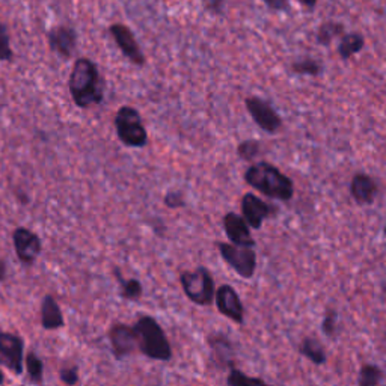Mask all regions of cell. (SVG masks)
<instances>
[{
  "label": "cell",
  "mask_w": 386,
  "mask_h": 386,
  "mask_svg": "<svg viewBox=\"0 0 386 386\" xmlns=\"http://www.w3.org/2000/svg\"><path fill=\"white\" fill-rule=\"evenodd\" d=\"M68 89L75 104L80 109L101 104L104 100V82L99 65L89 57H79L72 65Z\"/></svg>",
  "instance_id": "cell-1"
},
{
  "label": "cell",
  "mask_w": 386,
  "mask_h": 386,
  "mask_svg": "<svg viewBox=\"0 0 386 386\" xmlns=\"http://www.w3.org/2000/svg\"><path fill=\"white\" fill-rule=\"evenodd\" d=\"M245 181L252 189L276 201H292L294 197V183L281 169L269 162H257L245 171Z\"/></svg>",
  "instance_id": "cell-2"
},
{
  "label": "cell",
  "mask_w": 386,
  "mask_h": 386,
  "mask_svg": "<svg viewBox=\"0 0 386 386\" xmlns=\"http://www.w3.org/2000/svg\"><path fill=\"white\" fill-rule=\"evenodd\" d=\"M133 329L136 332L138 348L142 355L160 362L172 359V346L169 343L163 328L154 317H139Z\"/></svg>",
  "instance_id": "cell-3"
},
{
  "label": "cell",
  "mask_w": 386,
  "mask_h": 386,
  "mask_svg": "<svg viewBox=\"0 0 386 386\" xmlns=\"http://www.w3.org/2000/svg\"><path fill=\"white\" fill-rule=\"evenodd\" d=\"M115 128L118 139L128 148H143L148 143V133L142 123L138 109L121 106L115 115Z\"/></svg>",
  "instance_id": "cell-4"
},
{
  "label": "cell",
  "mask_w": 386,
  "mask_h": 386,
  "mask_svg": "<svg viewBox=\"0 0 386 386\" xmlns=\"http://www.w3.org/2000/svg\"><path fill=\"white\" fill-rule=\"evenodd\" d=\"M180 284L184 294L195 305L209 307L214 302L216 285L211 272L205 265H198L193 272L180 275Z\"/></svg>",
  "instance_id": "cell-5"
},
{
  "label": "cell",
  "mask_w": 386,
  "mask_h": 386,
  "mask_svg": "<svg viewBox=\"0 0 386 386\" xmlns=\"http://www.w3.org/2000/svg\"><path fill=\"white\" fill-rule=\"evenodd\" d=\"M216 246L219 249L224 261L243 280H250L255 275L257 252L253 250V248L237 246L233 243H225V241H217Z\"/></svg>",
  "instance_id": "cell-6"
},
{
  "label": "cell",
  "mask_w": 386,
  "mask_h": 386,
  "mask_svg": "<svg viewBox=\"0 0 386 386\" xmlns=\"http://www.w3.org/2000/svg\"><path fill=\"white\" fill-rule=\"evenodd\" d=\"M245 106L253 123L261 130L269 133V135H273V133L281 130L282 118L269 101L260 99V96H249V99L245 100Z\"/></svg>",
  "instance_id": "cell-7"
},
{
  "label": "cell",
  "mask_w": 386,
  "mask_h": 386,
  "mask_svg": "<svg viewBox=\"0 0 386 386\" xmlns=\"http://www.w3.org/2000/svg\"><path fill=\"white\" fill-rule=\"evenodd\" d=\"M0 365L6 367L16 376L24 371V341L16 333L0 332Z\"/></svg>",
  "instance_id": "cell-8"
},
{
  "label": "cell",
  "mask_w": 386,
  "mask_h": 386,
  "mask_svg": "<svg viewBox=\"0 0 386 386\" xmlns=\"http://www.w3.org/2000/svg\"><path fill=\"white\" fill-rule=\"evenodd\" d=\"M12 243H14L17 258L23 265H28V268L33 265L43 250L40 236L33 233L32 229L24 226H18L14 229V233H12Z\"/></svg>",
  "instance_id": "cell-9"
},
{
  "label": "cell",
  "mask_w": 386,
  "mask_h": 386,
  "mask_svg": "<svg viewBox=\"0 0 386 386\" xmlns=\"http://www.w3.org/2000/svg\"><path fill=\"white\" fill-rule=\"evenodd\" d=\"M214 304L224 317L237 324L245 323V305L233 285L224 284L216 290Z\"/></svg>",
  "instance_id": "cell-10"
},
{
  "label": "cell",
  "mask_w": 386,
  "mask_h": 386,
  "mask_svg": "<svg viewBox=\"0 0 386 386\" xmlns=\"http://www.w3.org/2000/svg\"><path fill=\"white\" fill-rule=\"evenodd\" d=\"M240 207L241 214H243L245 221L252 229H261L264 221L277 211L276 207H272L253 193H245L243 198H241Z\"/></svg>",
  "instance_id": "cell-11"
},
{
  "label": "cell",
  "mask_w": 386,
  "mask_h": 386,
  "mask_svg": "<svg viewBox=\"0 0 386 386\" xmlns=\"http://www.w3.org/2000/svg\"><path fill=\"white\" fill-rule=\"evenodd\" d=\"M109 341H111L112 353L118 360L130 356L138 347L135 329L124 323H115L109 329Z\"/></svg>",
  "instance_id": "cell-12"
},
{
  "label": "cell",
  "mask_w": 386,
  "mask_h": 386,
  "mask_svg": "<svg viewBox=\"0 0 386 386\" xmlns=\"http://www.w3.org/2000/svg\"><path fill=\"white\" fill-rule=\"evenodd\" d=\"M109 32L114 36L119 50L123 52V55L131 64H135L138 67L145 65V55L142 53L135 35H133L130 28H127L126 24H112V26L109 28Z\"/></svg>",
  "instance_id": "cell-13"
},
{
  "label": "cell",
  "mask_w": 386,
  "mask_h": 386,
  "mask_svg": "<svg viewBox=\"0 0 386 386\" xmlns=\"http://www.w3.org/2000/svg\"><path fill=\"white\" fill-rule=\"evenodd\" d=\"M250 226L245 221L243 216H238L236 213H226L224 216V229L228 240L233 245L255 248L257 241L250 234Z\"/></svg>",
  "instance_id": "cell-14"
},
{
  "label": "cell",
  "mask_w": 386,
  "mask_h": 386,
  "mask_svg": "<svg viewBox=\"0 0 386 386\" xmlns=\"http://www.w3.org/2000/svg\"><path fill=\"white\" fill-rule=\"evenodd\" d=\"M48 47L57 56L70 59L76 50L77 33L70 26H56L47 33Z\"/></svg>",
  "instance_id": "cell-15"
},
{
  "label": "cell",
  "mask_w": 386,
  "mask_h": 386,
  "mask_svg": "<svg viewBox=\"0 0 386 386\" xmlns=\"http://www.w3.org/2000/svg\"><path fill=\"white\" fill-rule=\"evenodd\" d=\"M350 193L356 204L371 205L379 195V187L368 174H356L350 183Z\"/></svg>",
  "instance_id": "cell-16"
},
{
  "label": "cell",
  "mask_w": 386,
  "mask_h": 386,
  "mask_svg": "<svg viewBox=\"0 0 386 386\" xmlns=\"http://www.w3.org/2000/svg\"><path fill=\"white\" fill-rule=\"evenodd\" d=\"M207 343L213 352V359L222 368L236 367V350L233 343L224 333H211L207 336Z\"/></svg>",
  "instance_id": "cell-17"
},
{
  "label": "cell",
  "mask_w": 386,
  "mask_h": 386,
  "mask_svg": "<svg viewBox=\"0 0 386 386\" xmlns=\"http://www.w3.org/2000/svg\"><path fill=\"white\" fill-rule=\"evenodd\" d=\"M41 324L45 331H57L65 326L64 314L52 294H45L41 302Z\"/></svg>",
  "instance_id": "cell-18"
},
{
  "label": "cell",
  "mask_w": 386,
  "mask_h": 386,
  "mask_svg": "<svg viewBox=\"0 0 386 386\" xmlns=\"http://www.w3.org/2000/svg\"><path fill=\"white\" fill-rule=\"evenodd\" d=\"M299 353L316 365H323L328 360V355L324 352L323 344L312 336L304 338V341L299 344Z\"/></svg>",
  "instance_id": "cell-19"
},
{
  "label": "cell",
  "mask_w": 386,
  "mask_h": 386,
  "mask_svg": "<svg viewBox=\"0 0 386 386\" xmlns=\"http://www.w3.org/2000/svg\"><path fill=\"white\" fill-rule=\"evenodd\" d=\"M364 36L359 33H348L341 40L340 45H338V53H340L341 59L347 60L353 55L359 53L362 48H364Z\"/></svg>",
  "instance_id": "cell-20"
},
{
  "label": "cell",
  "mask_w": 386,
  "mask_h": 386,
  "mask_svg": "<svg viewBox=\"0 0 386 386\" xmlns=\"http://www.w3.org/2000/svg\"><path fill=\"white\" fill-rule=\"evenodd\" d=\"M114 273L116 276V281L121 285V296L127 300H138L142 297L143 287L139 280H135V277H131V280H124L123 273H121L118 269H115Z\"/></svg>",
  "instance_id": "cell-21"
},
{
  "label": "cell",
  "mask_w": 386,
  "mask_h": 386,
  "mask_svg": "<svg viewBox=\"0 0 386 386\" xmlns=\"http://www.w3.org/2000/svg\"><path fill=\"white\" fill-rule=\"evenodd\" d=\"M385 379V373L380 367L373 365V364H365L362 365L359 371V377H358V385L359 386H376Z\"/></svg>",
  "instance_id": "cell-22"
},
{
  "label": "cell",
  "mask_w": 386,
  "mask_h": 386,
  "mask_svg": "<svg viewBox=\"0 0 386 386\" xmlns=\"http://www.w3.org/2000/svg\"><path fill=\"white\" fill-rule=\"evenodd\" d=\"M24 365H26L28 376H29L32 383H36V385L43 383L44 364H43V360H41V358L38 355L33 353V352H29L26 355V358H24Z\"/></svg>",
  "instance_id": "cell-23"
},
{
  "label": "cell",
  "mask_w": 386,
  "mask_h": 386,
  "mask_svg": "<svg viewBox=\"0 0 386 386\" xmlns=\"http://www.w3.org/2000/svg\"><path fill=\"white\" fill-rule=\"evenodd\" d=\"M226 383L229 386H246V385H265V382L260 377H249L243 371H240L236 367L229 368V374L226 377Z\"/></svg>",
  "instance_id": "cell-24"
},
{
  "label": "cell",
  "mask_w": 386,
  "mask_h": 386,
  "mask_svg": "<svg viewBox=\"0 0 386 386\" xmlns=\"http://www.w3.org/2000/svg\"><path fill=\"white\" fill-rule=\"evenodd\" d=\"M261 151V143L255 139H246V140H241L238 145H237V154L241 160H246V162H252L255 157H258Z\"/></svg>",
  "instance_id": "cell-25"
},
{
  "label": "cell",
  "mask_w": 386,
  "mask_h": 386,
  "mask_svg": "<svg viewBox=\"0 0 386 386\" xmlns=\"http://www.w3.org/2000/svg\"><path fill=\"white\" fill-rule=\"evenodd\" d=\"M14 52L11 48V38L6 24L0 23V62H12Z\"/></svg>",
  "instance_id": "cell-26"
},
{
  "label": "cell",
  "mask_w": 386,
  "mask_h": 386,
  "mask_svg": "<svg viewBox=\"0 0 386 386\" xmlns=\"http://www.w3.org/2000/svg\"><path fill=\"white\" fill-rule=\"evenodd\" d=\"M293 72L302 76H319L321 72V65L314 59H305V60H299V62H294L292 67Z\"/></svg>",
  "instance_id": "cell-27"
},
{
  "label": "cell",
  "mask_w": 386,
  "mask_h": 386,
  "mask_svg": "<svg viewBox=\"0 0 386 386\" xmlns=\"http://www.w3.org/2000/svg\"><path fill=\"white\" fill-rule=\"evenodd\" d=\"M343 26L338 23H326L320 28L319 35H317V41L323 45H328L336 35H340L343 32Z\"/></svg>",
  "instance_id": "cell-28"
},
{
  "label": "cell",
  "mask_w": 386,
  "mask_h": 386,
  "mask_svg": "<svg viewBox=\"0 0 386 386\" xmlns=\"http://www.w3.org/2000/svg\"><path fill=\"white\" fill-rule=\"evenodd\" d=\"M338 331V314L335 309H329L321 321V332L328 338H335Z\"/></svg>",
  "instance_id": "cell-29"
},
{
  "label": "cell",
  "mask_w": 386,
  "mask_h": 386,
  "mask_svg": "<svg viewBox=\"0 0 386 386\" xmlns=\"http://www.w3.org/2000/svg\"><path fill=\"white\" fill-rule=\"evenodd\" d=\"M163 202L167 209H183L186 207V198L183 195V192L180 190H169L165 198H163Z\"/></svg>",
  "instance_id": "cell-30"
},
{
  "label": "cell",
  "mask_w": 386,
  "mask_h": 386,
  "mask_svg": "<svg viewBox=\"0 0 386 386\" xmlns=\"http://www.w3.org/2000/svg\"><path fill=\"white\" fill-rule=\"evenodd\" d=\"M59 379H60V382L68 385V386L77 385L79 383V368L76 365L60 368Z\"/></svg>",
  "instance_id": "cell-31"
},
{
  "label": "cell",
  "mask_w": 386,
  "mask_h": 386,
  "mask_svg": "<svg viewBox=\"0 0 386 386\" xmlns=\"http://www.w3.org/2000/svg\"><path fill=\"white\" fill-rule=\"evenodd\" d=\"M265 2H268L270 8H275V9L287 8V0H265Z\"/></svg>",
  "instance_id": "cell-32"
},
{
  "label": "cell",
  "mask_w": 386,
  "mask_h": 386,
  "mask_svg": "<svg viewBox=\"0 0 386 386\" xmlns=\"http://www.w3.org/2000/svg\"><path fill=\"white\" fill-rule=\"evenodd\" d=\"M6 272H8V268H6L5 260H0V282H4L6 280Z\"/></svg>",
  "instance_id": "cell-33"
},
{
  "label": "cell",
  "mask_w": 386,
  "mask_h": 386,
  "mask_svg": "<svg viewBox=\"0 0 386 386\" xmlns=\"http://www.w3.org/2000/svg\"><path fill=\"white\" fill-rule=\"evenodd\" d=\"M205 4L209 5V8L216 9V8H219V5L222 4V0H205Z\"/></svg>",
  "instance_id": "cell-34"
},
{
  "label": "cell",
  "mask_w": 386,
  "mask_h": 386,
  "mask_svg": "<svg viewBox=\"0 0 386 386\" xmlns=\"http://www.w3.org/2000/svg\"><path fill=\"white\" fill-rule=\"evenodd\" d=\"M300 2L304 5H307V6H314V5H316L317 0H300Z\"/></svg>",
  "instance_id": "cell-35"
},
{
  "label": "cell",
  "mask_w": 386,
  "mask_h": 386,
  "mask_svg": "<svg viewBox=\"0 0 386 386\" xmlns=\"http://www.w3.org/2000/svg\"><path fill=\"white\" fill-rule=\"evenodd\" d=\"M4 383H5V376H4L2 370H0V385H4Z\"/></svg>",
  "instance_id": "cell-36"
},
{
  "label": "cell",
  "mask_w": 386,
  "mask_h": 386,
  "mask_svg": "<svg viewBox=\"0 0 386 386\" xmlns=\"http://www.w3.org/2000/svg\"><path fill=\"white\" fill-rule=\"evenodd\" d=\"M383 236L386 237V225H385V228H383Z\"/></svg>",
  "instance_id": "cell-37"
}]
</instances>
